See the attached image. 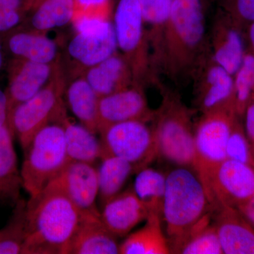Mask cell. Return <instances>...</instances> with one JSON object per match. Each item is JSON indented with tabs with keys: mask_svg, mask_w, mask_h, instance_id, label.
<instances>
[{
	"mask_svg": "<svg viewBox=\"0 0 254 254\" xmlns=\"http://www.w3.org/2000/svg\"><path fill=\"white\" fill-rule=\"evenodd\" d=\"M139 0H120L115 14V28L118 46L131 54L141 46L143 23Z\"/></svg>",
	"mask_w": 254,
	"mask_h": 254,
	"instance_id": "e0dca14e",
	"label": "cell"
},
{
	"mask_svg": "<svg viewBox=\"0 0 254 254\" xmlns=\"http://www.w3.org/2000/svg\"><path fill=\"white\" fill-rule=\"evenodd\" d=\"M75 9L74 0H43L32 17V25L39 31L61 27L71 21Z\"/></svg>",
	"mask_w": 254,
	"mask_h": 254,
	"instance_id": "83f0119b",
	"label": "cell"
},
{
	"mask_svg": "<svg viewBox=\"0 0 254 254\" xmlns=\"http://www.w3.org/2000/svg\"><path fill=\"white\" fill-rule=\"evenodd\" d=\"M54 181L81 215H100L96 205L98 196V170L93 165L70 161Z\"/></svg>",
	"mask_w": 254,
	"mask_h": 254,
	"instance_id": "8fae6325",
	"label": "cell"
},
{
	"mask_svg": "<svg viewBox=\"0 0 254 254\" xmlns=\"http://www.w3.org/2000/svg\"><path fill=\"white\" fill-rule=\"evenodd\" d=\"M9 49L14 55L35 63L49 64L56 57V43L48 37L20 33L10 38Z\"/></svg>",
	"mask_w": 254,
	"mask_h": 254,
	"instance_id": "4316f807",
	"label": "cell"
},
{
	"mask_svg": "<svg viewBox=\"0 0 254 254\" xmlns=\"http://www.w3.org/2000/svg\"><path fill=\"white\" fill-rule=\"evenodd\" d=\"M245 55L243 38L239 30L233 26L220 28L215 38V64L234 76Z\"/></svg>",
	"mask_w": 254,
	"mask_h": 254,
	"instance_id": "484cf974",
	"label": "cell"
},
{
	"mask_svg": "<svg viewBox=\"0 0 254 254\" xmlns=\"http://www.w3.org/2000/svg\"><path fill=\"white\" fill-rule=\"evenodd\" d=\"M213 218L224 254H254V227L238 209L219 207Z\"/></svg>",
	"mask_w": 254,
	"mask_h": 254,
	"instance_id": "4fadbf2b",
	"label": "cell"
},
{
	"mask_svg": "<svg viewBox=\"0 0 254 254\" xmlns=\"http://www.w3.org/2000/svg\"><path fill=\"white\" fill-rule=\"evenodd\" d=\"M22 187L33 196L46 189L69 163L61 124H49L33 137L24 150Z\"/></svg>",
	"mask_w": 254,
	"mask_h": 254,
	"instance_id": "3957f363",
	"label": "cell"
},
{
	"mask_svg": "<svg viewBox=\"0 0 254 254\" xmlns=\"http://www.w3.org/2000/svg\"><path fill=\"white\" fill-rule=\"evenodd\" d=\"M166 176L155 169L145 168L137 173L133 190L144 205L148 215L162 219Z\"/></svg>",
	"mask_w": 254,
	"mask_h": 254,
	"instance_id": "d4e9b609",
	"label": "cell"
},
{
	"mask_svg": "<svg viewBox=\"0 0 254 254\" xmlns=\"http://www.w3.org/2000/svg\"><path fill=\"white\" fill-rule=\"evenodd\" d=\"M100 133L103 157L113 155L127 160L133 165L135 173L147 168L159 155L153 129L144 121L115 124Z\"/></svg>",
	"mask_w": 254,
	"mask_h": 254,
	"instance_id": "5b68a950",
	"label": "cell"
},
{
	"mask_svg": "<svg viewBox=\"0 0 254 254\" xmlns=\"http://www.w3.org/2000/svg\"><path fill=\"white\" fill-rule=\"evenodd\" d=\"M158 155L179 166L193 168L194 132L191 113L179 100L167 98L154 128Z\"/></svg>",
	"mask_w": 254,
	"mask_h": 254,
	"instance_id": "277c9868",
	"label": "cell"
},
{
	"mask_svg": "<svg viewBox=\"0 0 254 254\" xmlns=\"http://www.w3.org/2000/svg\"><path fill=\"white\" fill-rule=\"evenodd\" d=\"M242 117L245 120L244 128L254 159V100L247 105Z\"/></svg>",
	"mask_w": 254,
	"mask_h": 254,
	"instance_id": "e575fe53",
	"label": "cell"
},
{
	"mask_svg": "<svg viewBox=\"0 0 254 254\" xmlns=\"http://www.w3.org/2000/svg\"><path fill=\"white\" fill-rule=\"evenodd\" d=\"M225 8L234 17L252 23L254 21V0H223Z\"/></svg>",
	"mask_w": 254,
	"mask_h": 254,
	"instance_id": "836d02e7",
	"label": "cell"
},
{
	"mask_svg": "<svg viewBox=\"0 0 254 254\" xmlns=\"http://www.w3.org/2000/svg\"><path fill=\"white\" fill-rule=\"evenodd\" d=\"M26 202L19 199L6 226L0 230V254L22 253L26 239Z\"/></svg>",
	"mask_w": 254,
	"mask_h": 254,
	"instance_id": "f1b7e54d",
	"label": "cell"
},
{
	"mask_svg": "<svg viewBox=\"0 0 254 254\" xmlns=\"http://www.w3.org/2000/svg\"><path fill=\"white\" fill-rule=\"evenodd\" d=\"M235 111L218 110L204 113L194 131L193 168L198 177L227 158V140L236 117Z\"/></svg>",
	"mask_w": 254,
	"mask_h": 254,
	"instance_id": "ba28073f",
	"label": "cell"
},
{
	"mask_svg": "<svg viewBox=\"0 0 254 254\" xmlns=\"http://www.w3.org/2000/svg\"><path fill=\"white\" fill-rule=\"evenodd\" d=\"M182 254H224L213 222L198 229L180 250Z\"/></svg>",
	"mask_w": 254,
	"mask_h": 254,
	"instance_id": "4dcf8cb0",
	"label": "cell"
},
{
	"mask_svg": "<svg viewBox=\"0 0 254 254\" xmlns=\"http://www.w3.org/2000/svg\"><path fill=\"white\" fill-rule=\"evenodd\" d=\"M23 1V0H0V9L19 10Z\"/></svg>",
	"mask_w": 254,
	"mask_h": 254,
	"instance_id": "ab89813d",
	"label": "cell"
},
{
	"mask_svg": "<svg viewBox=\"0 0 254 254\" xmlns=\"http://www.w3.org/2000/svg\"><path fill=\"white\" fill-rule=\"evenodd\" d=\"M81 213L55 181L26 202L25 254H67Z\"/></svg>",
	"mask_w": 254,
	"mask_h": 254,
	"instance_id": "6da1fadb",
	"label": "cell"
},
{
	"mask_svg": "<svg viewBox=\"0 0 254 254\" xmlns=\"http://www.w3.org/2000/svg\"><path fill=\"white\" fill-rule=\"evenodd\" d=\"M166 26L170 54L181 66L198 50L204 37L201 0H173Z\"/></svg>",
	"mask_w": 254,
	"mask_h": 254,
	"instance_id": "52a82bcc",
	"label": "cell"
},
{
	"mask_svg": "<svg viewBox=\"0 0 254 254\" xmlns=\"http://www.w3.org/2000/svg\"><path fill=\"white\" fill-rule=\"evenodd\" d=\"M213 211L221 206L238 208L254 195V166L226 158L198 177Z\"/></svg>",
	"mask_w": 254,
	"mask_h": 254,
	"instance_id": "8992f818",
	"label": "cell"
},
{
	"mask_svg": "<svg viewBox=\"0 0 254 254\" xmlns=\"http://www.w3.org/2000/svg\"><path fill=\"white\" fill-rule=\"evenodd\" d=\"M77 31L68 50L82 64L91 67L115 54L118 41L110 21L98 16H84L78 21Z\"/></svg>",
	"mask_w": 254,
	"mask_h": 254,
	"instance_id": "30bf717a",
	"label": "cell"
},
{
	"mask_svg": "<svg viewBox=\"0 0 254 254\" xmlns=\"http://www.w3.org/2000/svg\"><path fill=\"white\" fill-rule=\"evenodd\" d=\"M62 122L66 153L70 161L93 165L97 160L103 158L104 155L103 145L95 137V133L83 125L69 123L66 119L63 118Z\"/></svg>",
	"mask_w": 254,
	"mask_h": 254,
	"instance_id": "ffe728a7",
	"label": "cell"
},
{
	"mask_svg": "<svg viewBox=\"0 0 254 254\" xmlns=\"http://www.w3.org/2000/svg\"><path fill=\"white\" fill-rule=\"evenodd\" d=\"M153 116L141 91L124 88L100 98L98 132L115 124L130 120L145 122Z\"/></svg>",
	"mask_w": 254,
	"mask_h": 254,
	"instance_id": "7c38bea8",
	"label": "cell"
},
{
	"mask_svg": "<svg viewBox=\"0 0 254 254\" xmlns=\"http://www.w3.org/2000/svg\"><path fill=\"white\" fill-rule=\"evenodd\" d=\"M75 6L83 10L101 8L108 4V0H74Z\"/></svg>",
	"mask_w": 254,
	"mask_h": 254,
	"instance_id": "74e56055",
	"label": "cell"
},
{
	"mask_svg": "<svg viewBox=\"0 0 254 254\" xmlns=\"http://www.w3.org/2000/svg\"><path fill=\"white\" fill-rule=\"evenodd\" d=\"M51 67L49 64L35 63L26 60L13 77L8 98V118L17 105L34 96L44 88L49 79Z\"/></svg>",
	"mask_w": 254,
	"mask_h": 254,
	"instance_id": "2e32d148",
	"label": "cell"
},
{
	"mask_svg": "<svg viewBox=\"0 0 254 254\" xmlns=\"http://www.w3.org/2000/svg\"><path fill=\"white\" fill-rule=\"evenodd\" d=\"M235 76V110L242 118L247 105L254 100V54L245 55Z\"/></svg>",
	"mask_w": 254,
	"mask_h": 254,
	"instance_id": "f546056e",
	"label": "cell"
},
{
	"mask_svg": "<svg viewBox=\"0 0 254 254\" xmlns=\"http://www.w3.org/2000/svg\"><path fill=\"white\" fill-rule=\"evenodd\" d=\"M240 117L234 121L226 146L227 158L254 166V159Z\"/></svg>",
	"mask_w": 254,
	"mask_h": 254,
	"instance_id": "1f68e13d",
	"label": "cell"
},
{
	"mask_svg": "<svg viewBox=\"0 0 254 254\" xmlns=\"http://www.w3.org/2000/svg\"><path fill=\"white\" fill-rule=\"evenodd\" d=\"M118 237L110 231L100 215H81L67 254H120Z\"/></svg>",
	"mask_w": 254,
	"mask_h": 254,
	"instance_id": "5bb4252c",
	"label": "cell"
},
{
	"mask_svg": "<svg viewBox=\"0 0 254 254\" xmlns=\"http://www.w3.org/2000/svg\"><path fill=\"white\" fill-rule=\"evenodd\" d=\"M2 64H3V56H2V53H1V45H0V69H1V66H2Z\"/></svg>",
	"mask_w": 254,
	"mask_h": 254,
	"instance_id": "b9f144b4",
	"label": "cell"
},
{
	"mask_svg": "<svg viewBox=\"0 0 254 254\" xmlns=\"http://www.w3.org/2000/svg\"><path fill=\"white\" fill-rule=\"evenodd\" d=\"M144 23L154 26H166L173 0H139Z\"/></svg>",
	"mask_w": 254,
	"mask_h": 254,
	"instance_id": "d6a6232c",
	"label": "cell"
},
{
	"mask_svg": "<svg viewBox=\"0 0 254 254\" xmlns=\"http://www.w3.org/2000/svg\"><path fill=\"white\" fill-rule=\"evenodd\" d=\"M99 99L86 79L76 80L68 87L67 100L71 111L82 125L94 133L98 132Z\"/></svg>",
	"mask_w": 254,
	"mask_h": 254,
	"instance_id": "603a6c76",
	"label": "cell"
},
{
	"mask_svg": "<svg viewBox=\"0 0 254 254\" xmlns=\"http://www.w3.org/2000/svg\"><path fill=\"white\" fill-rule=\"evenodd\" d=\"M249 37L251 45L254 50V21L250 23V32H249Z\"/></svg>",
	"mask_w": 254,
	"mask_h": 254,
	"instance_id": "60d3db41",
	"label": "cell"
},
{
	"mask_svg": "<svg viewBox=\"0 0 254 254\" xmlns=\"http://www.w3.org/2000/svg\"><path fill=\"white\" fill-rule=\"evenodd\" d=\"M132 173H135L134 168L126 160L113 155L101 159L98 179V198L102 207L122 192Z\"/></svg>",
	"mask_w": 254,
	"mask_h": 254,
	"instance_id": "7402d4cb",
	"label": "cell"
},
{
	"mask_svg": "<svg viewBox=\"0 0 254 254\" xmlns=\"http://www.w3.org/2000/svg\"><path fill=\"white\" fill-rule=\"evenodd\" d=\"M8 124V98L0 89V127Z\"/></svg>",
	"mask_w": 254,
	"mask_h": 254,
	"instance_id": "f35d334b",
	"label": "cell"
},
{
	"mask_svg": "<svg viewBox=\"0 0 254 254\" xmlns=\"http://www.w3.org/2000/svg\"><path fill=\"white\" fill-rule=\"evenodd\" d=\"M102 209V220L105 226L118 237L125 236L148 216L146 208L133 188L120 192L105 203Z\"/></svg>",
	"mask_w": 254,
	"mask_h": 254,
	"instance_id": "9a60e30c",
	"label": "cell"
},
{
	"mask_svg": "<svg viewBox=\"0 0 254 254\" xmlns=\"http://www.w3.org/2000/svg\"><path fill=\"white\" fill-rule=\"evenodd\" d=\"M13 137L8 124L0 127V198L16 204L19 200L22 182L18 170Z\"/></svg>",
	"mask_w": 254,
	"mask_h": 254,
	"instance_id": "d6986e66",
	"label": "cell"
},
{
	"mask_svg": "<svg viewBox=\"0 0 254 254\" xmlns=\"http://www.w3.org/2000/svg\"><path fill=\"white\" fill-rule=\"evenodd\" d=\"M19 10L0 9V31L11 29L19 23Z\"/></svg>",
	"mask_w": 254,
	"mask_h": 254,
	"instance_id": "d590c367",
	"label": "cell"
},
{
	"mask_svg": "<svg viewBox=\"0 0 254 254\" xmlns=\"http://www.w3.org/2000/svg\"><path fill=\"white\" fill-rule=\"evenodd\" d=\"M237 209L248 220L251 225L254 227V195L250 200H247L245 203L241 205Z\"/></svg>",
	"mask_w": 254,
	"mask_h": 254,
	"instance_id": "8d00e7d4",
	"label": "cell"
},
{
	"mask_svg": "<svg viewBox=\"0 0 254 254\" xmlns=\"http://www.w3.org/2000/svg\"><path fill=\"white\" fill-rule=\"evenodd\" d=\"M146 221L144 227L131 234L120 245V254H171L166 236L162 230L161 218L150 215Z\"/></svg>",
	"mask_w": 254,
	"mask_h": 254,
	"instance_id": "44dd1931",
	"label": "cell"
},
{
	"mask_svg": "<svg viewBox=\"0 0 254 254\" xmlns=\"http://www.w3.org/2000/svg\"><path fill=\"white\" fill-rule=\"evenodd\" d=\"M213 210L195 172L180 166L166 175L162 221L171 254L180 250L193 232L210 222Z\"/></svg>",
	"mask_w": 254,
	"mask_h": 254,
	"instance_id": "7a4b0ae2",
	"label": "cell"
},
{
	"mask_svg": "<svg viewBox=\"0 0 254 254\" xmlns=\"http://www.w3.org/2000/svg\"><path fill=\"white\" fill-rule=\"evenodd\" d=\"M205 87L200 100L203 113L218 110H235L233 76L215 64L207 72Z\"/></svg>",
	"mask_w": 254,
	"mask_h": 254,
	"instance_id": "ac0fdd59",
	"label": "cell"
},
{
	"mask_svg": "<svg viewBox=\"0 0 254 254\" xmlns=\"http://www.w3.org/2000/svg\"><path fill=\"white\" fill-rule=\"evenodd\" d=\"M58 87H44L31 98L17 105L10 114L8 125L17 136L23 151L50 120L63 116Z\"/></svg>",
	"mask_w": 254,
	"mask_h": 254,
	"instance_id": "9c48e42d",
	"label": "cell"
},
{
	"mask_svg": "<svg viewBox=\"0 0 254 254\" xmlns=\"http://www.w3.org/2000/svg\"><path fill=\"white\" fill-rule=\"evenodd\" d=\"M126 65L122 58L113 55L91 66L86 74V81L100 98L111 94L124 87Z\"/></svg>",
	"mask_w": 254,
	"mask_h": 254,
	"instance_id": "cb8c5ba5",
	"label": "cell"
}]
</instances>
